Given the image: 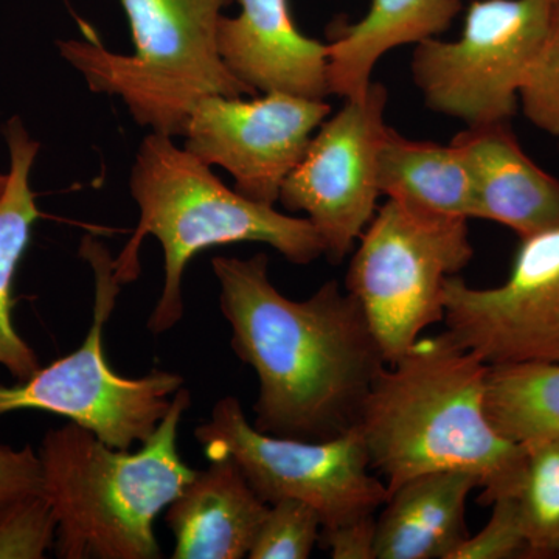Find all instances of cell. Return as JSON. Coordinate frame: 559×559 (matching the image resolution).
<instances>
[{"instance_id":"cell-1","label":"cell","mask_w":559,"mask_h":559,"mask_svg":"<svg viewBox=\"0 0 559 559\" xmlns=\"http://www.w3.org/2000/svg\"><path fill=\"white\" fill-rule=\"evenodd\" d=\"M219 310L235 356L255 371L253 428L282 439L326 441L359 426L388 366L359 301L329 280L311 297L283 296L270 259L215 257Z\"/></svg>"},{"instance_id":"cell-2","label":"cell","mask_w":559,"mask_h":559,"mask_svg":"<svg viewBox=\"0 0 559 559\" xmlns=\"http://www.w3.org/2000/svg\"><path fill=\"white\" fill-rule=\"evenodd\" d=\"M488 369L447 330L419 337L380 371L358 429L389 495L419 474L465 471L479 481L484 506L516 496L527 450L485 414Z\"/></svg>"},{"instance_id":"cell-3","label":"cell","mask_w":559,"mask_h":559,"mask_svg":"<svg viewBox=\"0 0 559 559\" xmlns=\"http://www.w3.org/2000/svg\"><path fill=\"white\" fill-rule=\"evenodd\" d=\"M190 404V390L180 389L135 452L110 448L72 421L44 436L40 479L57 518L58 558H162L154 521L194 474L178 450L180 419Z\"/></svg>"},{"instance_id":"cell-4","label":"cell","mask_w":559,"mask_h":559,"mask_svg":"<svg viewBox=\"0 0 559 559\" xmlns=\"http://www.w3.org/2000/svg\"><path fill=\"white\" fill-rule=\"evenodd\" d=\"M173 139L150 132L140 143L130 179L140 219L127 248L114 260L117 282L127 285L139 277L143 240L151 235L160 242L164 286L146 322L153 334L167 333L182 320L183 274L190 261L204 250L260 242L299 266L325 253L310 221L285 215L274 205L260 204L229 189L209 165Z\"/></svg>"},{"instance_id":"cell-5","label":"cell","mask_w":559,"mask_h":559,"mask_svg":"<svg viewBox=\"0 0 559 559\" xmlns=\"http://www.w3.org/2000/svg\"><path fill=\"white\" fill-rule=\"evenodd\" d=\"M134 51L106 49L90 31L58 40L62 60L95 94L119 97L151 132L182 138L194 105L207 95L255 97L227 69L218 49L223 11L234 0H120Z\"/></svg>"},{"instance_id":"cell-6","label":"cell","mask_w":559,"mask_h":559,"mask_svg":"<svg viewBox=\"0 0 559 559\" xmlns=\"http://www.w3.org/2000/svg\"><path fill=\"white\" fill-rule=\"evenodd\" d=\"M81 257L95 275L94 316L90 333L75 352L40 367L16 385H0V417L16 411H44L91 430L116 450L150 439L171 409L173 399L186 385L175 371L153 370L127 378L106 360L103 333L112 314L121 285L114 260L94 238L81 242Z\"/></svg>"},{"instance_id":"cell-7","label":"cell","mask_w":559,"mask_h":559,"mask_svg":"<svg viewBox=\"0 0 559 559\" xmlns=\"http://www.w3.org/2000/svg\"><path fill=\"white\" fill-rule=\"evenodd\" d=\"M473 257L468 219L419 215L390 200L378 207L349 261L345 289L359 301L385 362L443 322L444 283Z\"/></svg>"},{"instance_id":"cell-8","label":"cell","mask_w":559,"mask_h":559,"mask_svg":"<svg viewBox=\"0 0 559 559\" xmlns=\"http://www.w3.org/2000/svg\"><path fill=\"white\" fill-rule=\"evenodd\" d=\"M559 13V0H473L455 40H421L412 79L433 112L466 127L510 121Z\"/></svg>"},{"instance_id":"cell-9","label":"cell","mask_w":559,"mask_h":559,"mask_svg":"<svg viewBox=\"0 0 559 559\" xmlns=\"http://www.w3.org/2000/svg\"><path fill=\"white\" fill-rule=\"evenodd\" d=\"M194 439L209 460L234 459L270 506L294 499L318 511L322 532L377 514L389 499L358 428L326 441L282 439L253 428L240 400L226 396L197 426Z\"/></svg>"},{"instance_id":"cell-10","label":"cell","mask_w":559,"mask_h":559,"mask_svg":"<svg viewBox=\"0 0 559 559\" xmlns=\"http://www.w3.org/2000/svg\"><path fill=\"white\" fill-rule=\"evenodd\" d=\"M388 103V87L374 81L364 97L345 100L322 121L280 191L283 207L307 215L331 263L347 259L377 213Z\"/></svg>"},{"instance_id":"cell-11","label":"cell","mask_w":559,"mask_h":559,"mask_svg":"<svg viewBox=\"0 0 559 559\" xmlns=\"http://www.w3.org/2000/svg\"><path fill=\"white\" fill-rule=\"evenodd\" d=\"M443 304L447 330L487 366L559 362V224L521 238L496 288L452 275Z\"/></svg>"},{"instance_id":"cell-12","label":"cell","mask_w":559,"mask_h":559,"mask_svg":"<svg viewBox=\"0 0 559 559\" xmlns=\"http://www.w3.org/2000/svg\"><path fill=\"white\" fill-rule=\"evenodd\" d=\"M330 114L325 100L285 92L250 100L207 95L191 110L183 148L209 167H223L242 197L275 205L283 182Z\"/></svg>"},{"instance_id":"cell-13","label":"cell","mask_w":559,"mask_h":559,"mask_svg":"<svg viewBox=\"0 0 559 559\" xmlns=\"http://www.w3.org/2000/svg\"><path fill=\"white\" fill-rule=\"evenodd\" d=\"M238 16L221 17L218 49L227 69L250 90L311 100L330 95L329 44L294 24L289 0H238Z\"/></svg>"},{"instance_id":"cell-14","label":"cell","mask_w":559,"mask_h":559,"mask_svg":"<svg viewBox=\"0 0 559 559\" xmlns=\"http://www.w3.org/2000/svg\"><path fill=\"white\" fill-rule=\"evenodd\" d=\"M452 142L473 175V218L502 224L520 238L559 224V179L530 159L509 121L466 127Z\"/></svg>"},{"instance_id":"cell-15","label":"cell","mask_w":559,"mask_h":559,"mask_svg":"<svg viewBox=\"0 0 559 559\" xmlns=\"http://www.w3.org/2000/svg\"><path fill=\"white\" fill-rule=\"evenodd\" d=\"M194 471L167 507L175 536V559H241L248 557L270 503L250 487L231 457L209 460Z\"/></svg>"},{"instance_id":"cell-16","label":"cell","mask_w":559,"mask_h":559,"mask_svg":"<svg viewBox=\"0 0 559 559\" xmlns=\"http://www.w3.org/2000/svg\"><path fill=\"white\" fill-rule=\"evenodd\" d=\"M476 488L465 471H433L393 489L377 516V559H452L469 538L466 502Z\"/></svg>"},{"instance_id":"cell-17","label":"cell","mask_w":559,"mask_h":559,"mask_svg":"<svg viewBox=\"0 0 559 559\" xmlns=\"http://www.w3.org/2000/svg\"><path fill=\"white\" fill-rule=\"evenodd\" d=\"M462 9V0H371L362 20L330 28V94L344 100L364 97L384 55L437 38Z\"/></svg>"},{"instance_id":"cell-18","label":"cell","mask_w":559,"mask_h":559,"mask_svg":"<svg viewBox=\"0 0 559 559\" xmlns=\"http://www.w3.org/2000/svg\"><path fill=\"white\" fill-rule=\"evenodd\" d=\"M378 189L419 215L473 218V175L454 142L412 140L389 127L378 153Z\"/></svg>"},{"instance_id":"cell-19","label":"cell","mask_w":559,"mask_h":559,"mask_svg":"<svg viewBox=\"0 0 559 559\" xmlns=\"http://www.w3.org/2000/svg\"><path fill=\"white\" fill-rule=\"evenodd\" d=\"M10 154L9 186L0 201V367L14 380L24 381L40 369L35 349L17 333L13 322V283L31 242L40 212L31 186L39 153L20 117L3 128Z\"/></svg>"},{"instance_id":"cell-20","label":"cell","mask_w":559,"mask_h":559,"mask_svg":"<svg viewBox=\"0 0 559 559\" xmlns=\"http://www.w3.org/2000/svg\"><path fill=\"white\" fill-rule=\"evenodd\" d=\"M485 414L500 436L525 450L559 441V362L489 367Z\"/></svg>"},{"instance_id":"cell-21","label":"cell","mask_w":559,"mask_h":559,"mask_svg":"<svg viewBox=\"0 0 559 559\" xmlns=\"http://www.w3.org/2000/svg\"><path fill=\"white\" fill-rule=\"evenodd\" d=\"M516 500L527 557H559V441L527 450Z\"/></svg>"},{"instance_id":"cell-22","label":"cell","mask_w":559,"mask_h":559,"mask_svg":"<svg viewBox=\"0 0 559 559\" xmlns=\"http://www.w3.org/2000/svg\"><path fill=\"white\" fill-rule=\"evenodd\" d=\"M322 535L318 511L300 500L283 499L270 506L248 558L307 559Z\"/></svg>"},{"instance_id":"cell-23","label":"cell","mask_w":559,"mask_h":559,"mask_svg":"<svg viewBox=\"0 0 559 559\" xmlns=\"http://www.w3.org/2000/svg\"><path fill=\"white\" fill-rule=\"evenodd\" d=\"M57 540V518L43 492L27 496L0 516V559H43Z\"/></svg>"},{"instance_id":"cell-24","label":"cell","mask_w":559,"mask_h":559,"mask_svg":"<svg viewBox=\"0 0 559 559\" xmlns=\"http://www.w3.org/2000/svg\"><path fill=\"white\" fill-rule=\"evenodd\" d=\"M520 105L538 130L559 139V13L546 47L522 87Z\"/></svg>"},{"instance_id":"cell-25","label":"cell","mask_w":559,"mask_h":559,"mask_svg":"<svg viewBox=\"0 0 559 559\" xmlns=\"http://www.w3.org/2000/svg\"><path fill=\"white\" fill-rule=\"evenodd\" d=\"M492 513L484 528L471 536L452 559H509L527 557V540L516 496H503L491 503Z\"/></svg>"},{"instance_id":"cell-26","label":"cell","mask_w":559,"mask_h":559,"mask_svg":"<svg viewBox=\"0 0 559 559\" xmlns=\"http://www.w3.org/2000/svg\"><path fill=\"white\" fill-rule=\"evenodd\" d=\"M43 492L38 452L0 443V516L27 496Z\"/></svg>"},{"instance_id":"cell-27","label":"cell","mask_w":559,"mask_h":559,"mask_svg":"<svg viewBox=\"0 0 559 559\" xmlns=\"http://www.w3.org/2000/svg\"><path fill=\"white\" fill-rule=\"evenodd\" d=\"M319 543L333 559H377V514L322 532Z\"/></svg>"},{"instance_id":"cell-28","label":"cell","mask_w":559,"mask_h":559,"mask_svg":"<svg viewBox=\"0 0 559 559\" xmlns=\"http://www.w3.org/2000/svg\"><path fill=\"white\" fill-rule=\"evenodd\" d=\"M7 186H9V173H0V201L5 194Z\"/></svg>"}]
</instances>
